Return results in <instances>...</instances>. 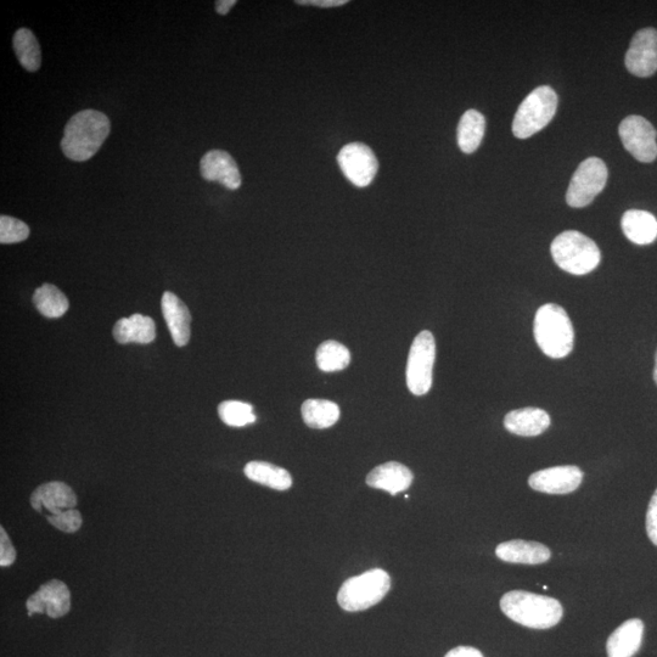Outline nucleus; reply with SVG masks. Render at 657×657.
Segmentation results:
<instances>
[{"mask_svg": "<svg viewBox=\"0 0 657 657\" xmlns=\"http://www.w3.org/2000/svg\"><path fill=\"white\" fill-rule=\"evenodd\" d=\"M110 120L103 112L84 110L67 122L61 149L66 157L76 162L92 159L110 134Z\"/></svg>", "mask_w": 657, "mask_h": 657, "instance_id": "nucleus-1", "label": "nucleus"}, {"mask_svg": "<svg viewBox=\"0 0 657 657\" xmlns=\"http://www.w3.org/2000/svg\"><path fill=\"white\" fill-rule=\"evenodd\" d=\"M501 609L511 621L533 630H549L563 619V606L557 599L524 591L505 593Z\"/></svg>", "mask_w": 657, "mask_h": 657, "instance_id": "nucleus-2", "label": "nucleus"}, {"mask_svg": "<svg viewBox=\"0 0 657 657\" xmlns=\"http://www.w3.org/2000/svg\"><path fill=\"white\" fill-rule=\"evenodd\" d=\"M533 331L537 345L550 358H564L574 350V327L563 307L548 303L539 308Z\"/></svg>", "mask_w": 657, "mask_h": 657, "instance_id": "nucleus-3", "label": "nucleus"}, {"mask_svg": "<svg viewBox=\"0 0 657 657\" xmlns=\"http://www.w3.org/2000/svg\"><path fill=\"white\" fill-rule=\"evenodd\" d=\"M555 263L565 272L586 275L594 271L602 260L599 247L592 239L576 230H567L552 243Z\"/></svg>", "mask_w": 657, "mask_h": 657, "instance_id": "nucleus-4", "label": "nucleus"}, {"mask_svg": "<svg viewBox=\"0 0 657 657\" xmlns=\"http://www.w3.org/2000/svg\"><path fill=\"white\" fill-rule=\"evenodd\" d=\"M391 588V577L386 571L374 569L348 578L338 594V603L348 612L372 608L386 597Z\"/></svg>", "mask_w": 657, "mask_h": 657, "instance_id": "nucleus-5", "label": "nucleus"}, {"mask_svg": "<svg viewBox=\"0 0 657 657\" xmlns=\"http://www.w3.org/2000/svg\"><path fill=\"white\" fill-rule=\"evenodd\" d=\"M558 108V95L554 89L542 86L527 95L514 117L513 133L516 138L527 139L542 131L554 119Z\"/></svg>", "mask_w": 657, "mask_h": 657, "instance_id": "nucleus-6", "label": "nucleus"}, {"mask_svg": "<svg viewBox=\"0 0 657 657\" xmlns=\"http://www.w3.org/2000/svg\"><path fill=\"white\" fill-rule=\"evenodd\" d=\"M436 359V342L428 330L414 339L407 363V385L415 396H424L432 386V370Z\"/></svg>", "mask_w": 657, "mask_h": 657, "instance_id": "nucleus-7", "label": "nucleus"}, {"mask_svg": "<svg viewBox=\"0 0 657 657\" xmlns=\"http://www.w3.org/2000/svg\"><path fill=\"white\" fill-rule=\"evenodd\" d=\"M608 181V168L598 157H589L578 166L567 190L566 201L574 209H582L603 192Z\"/></svg>", "mask_w": 657, "mask_h": 657, "instance_id": "nucleus-8", "label": "nucleus"}, {"mask_svg": "<svg viewBox=\"0 0 657 657\" xmlns=\"http://www.w3.org/2000/svg\"><path fill=\"white\" fill-rule=\"evenodd\" d=\"M623 146L634 159L640 162H653L657 157V132L653 125L642 116H628L619 128Z\"/></svg>", "mask_w": 657, "mask_h": 657, "instance_id": "nucleus-9", "label": "nucleus"}, {"mask_svg": "<svg viewBox=\"0 0 657 657\" xmlns=\"http://www.w3.org/2000/svg\"><path fill=\"white\" fill-rule=\"evenodd\" d=\"M338 162L348 181L359 188L368 187L379 170L374 151L362 143L344 146L338 155Z\"/></svg>", "mask_w": 657, "mask_h": 657, "instance_id": "nucleus-10", "label": "nucleus"}, {"mask_svg": "<svg viewBox=\"0 0 657 657\" xmlns=\"http://www.w3.org/2000/svg\"><path fill=\"white\" fill-rule=\"evenodd\" d=\"M627 70L637 77H650L657 71V31L643 28L634 35L626 54Z\"/></svg>", "mask_w": 657, "mask_h": 657, "instance_id": "nucleus-11", "label": "nucleus"}, {"mask_svg": "<svg viewBox=\"0 0 657 657\" xmlns=\"http://www.w3.org/2000/svg\"><path fill=\"white\" fill-rule=\"evenodd\" d=\"M28 615L47 614L53 619L63 617L71 609V594L66 584L50 581L43 584L38 591L28 598L26 603Z\"/></svg>", "mask_w": 657, "mask_h": 657, "instance_id": "nucleus-12", "label": "nucleus"}, {"mask_svg": "<svg viewBox=\"0 0 657 657\" xmlns=\"http://www.w3.org/2000/svg\"><path fill=\"white\" fill-rule=\"evenodd\" d=\"M583 473L574 465L554 466L532 474L529 485L532 490L548 494H569L581 486Z\"/></svg>", "mask_w": 657, "mask_h": 657, "instance_id": "nucleus-13", "label": "nucleus"}, {"mask_svg": "<svg viewBox=\"0 0 657 657\" xmlns=\"http://www.w3.org/2000/svg\"><path fill=\"white\" fill-rule=\"evenodd\" d=\"M32 508L38 513L55 516L76 508L77 497L64 482H49L39 486L31 497Z\"/></svg>", "mask_w": 657, "mask_h": 657, "instance_id": "nucleus-14", "label": "nucleus"}, {"mask_svg": "<svg viewBox=\"0 0 657 657\" xmlns=\"http://www.w3.org/2000/svg\"><path fill=\"white\" fill-rule=\"evenodd\" d=\"M200 171L207 182L222 184L229 190H237L243 183L237 162L227 151H209L201 159Z\"/></svg>", "mask_w": 657, "mask_h": 657, "instance_id": "nucleus-15", "label": "nucleus"}, {"mask_svg": "<svg viewBox=\"0 0 657 657\" xmlns=\"http://www.w3.org/2000/svg\"><path fill=\"white\" fill-rule=\"evenodd\" d=\"M162 313L170 330L174 344L183 347L188 344L192 335V316L185 303L171 291H166L161 300Z\"/></svg>", "mask_w": 657, "mask_h": 657, "instance_id": "nucleus-16", "label": "nucleus"}, {"mask_svg": "<svg viewBox=\"0 0 657 657\" xmlns=\"http://www.w3.org/2000/svg\"><path fill=\"white\" fill-rule=\"evenodd\" d=\"M412 471L403 464L390 462L376 466L367 476V485L376 490H383L396 496L411 487Z\"/></svg>", "mask_w": 657, "mask_h": 657, "instance_id": "nucleus-17", "label": "nucleus"}, {"mask_svg": "<svg viewBox=\"0 0 657 657\" xmlns=\"http://www.w3.org/2000/svg\"><path fill=\"white\" fill-rule=\"evenodd\" d=\"M496 555L505 563L525 565L544 564L552 557L549 548L544 544L521 539L499 544Z\"/></svg>", "mask_w": 657, "mask_h": 657, "instance_id": "nucleus-18", "label": "nucleus"}, {"mask_svg": "<svg viewBox=\"0 0 657 657\" xmlns=\"http://www.w3.org/2000/svg\"><path fill=\"white\" fill-rule=\"evenodd\" d=\"M644 623L639 619L623 622L606 643L608 657H633L642 647Z\"/></svg>", "mask_w": 657, "mask_h": 657, "instance_id": "nucleus-19", "label": "nucleus"}, {"mask_svg": "<svg viewBox=\"0 0 657 657\" xmlns=\"http://www.w3.org/2000/svg\"><path fill=\"white\" fill-rule=\"evenodd\" d=\"M550 417L539 408L518 409L505 415L504 426L511 434L535 437L549 428Z\"/></svg>", "mask_w": 657, "mask_h": 657, "instance_id": "nucleus-20", "label": "nucleus"}, {"mask_svg": "<svg viewBox=\"0 0 657 657\" xmlns=\"http://www.w3.org/2000/svg\"><path fill=\"white\" fill-rule=\"evenodd\" d=\"M114 338L120 344H151L156 338L155 322L143 314H133L129 318H121L112 330Z\"/></svg>", "mask_w": 657, "mask_h": 657, "instance_id": "nucleus-21", "label": "nucleus"}, {"mask_svg": "<svg viewBox=\"0 0 657 657\" xmlns=\"http://www.w3.org/2000/svg\"><path fill=\"white\" fill-rule=\"evenodd\" d=\"M621 226L627 239L634 244L649 245L657 239V219L650 212L627 211L622 217Z\"/></svg>", "mask_w": 657, "mask_h": 657, "instance_id": "nucleus-22", "label": "nucleus"}, {"mask_svg": "<svg viewBox=\"0 0 657 657\" xmlns=\"http://www.w3.org/2000/svg\"><path fill=\"white\" fill-rule=\"evenodd\" d=\"M244 473L247 479L273 490L286 491L292 486L289 471L271 463L251 462L245 466Z\"/></svg>", "mask_w": 657, "mask_h": 657, "instance_id": "nucleus-23", "label": "nucleus"}, {"mask_svg": "<svg viewBox=\"0 0 657 657\" xmlns=\"http://www.w3.org/2000/svg\"><path fill=\"white\" fill-rule=\"evenodd\" d=\"M486 120L476 110H468L460 119L458 126V145L465 154H473L485 137Z\"/></svg>", "mask_w": 657, "mask_h": 657, "instance_id": "nucleus-24", "label": "nucleus"}, {"mask_svg": "<svg viewBox=\"0 0 657 657\" xmlns=\"http://www.w3.org/2000/svg\"><path fill=\"white\" fill-rule=\"evenodd\" d=\"M302 418L312 429H328L338 423L340 408L327 400H308L302 404Z\"/></svg>", "mask_w": 657, "mask_h": 657, "instance_id": "nucleus-25", "label": "nucleus"}, {"mask_svg": "<svg viewBox=\"0 0 657 657\" xmlns=\"http://www.w3.org/2000/svg\"><path fill=\"white\" fill-rule=\"evenodd\" d=\"M13 46L16 56L22 67L30 72H36L42 65L41 47L33 32L28 28H20L13 38Z\"/></svg>", "mask_w": 657, "mask_h": 657, "instance_id": "nucleus-26", "label": "nucleus"}, {"mask_svg": "<svg viewBox=\"0 0 657 657\" xmlns=\"http://www.w3.org/2000/svg\"><path fill=\"white\" fill-rule=\"evenodd\" d=\"M33 303L39 313L47 318H60L69 310L70 303L64 292L55 285L44 284L33 295Z\"/></svg>", "mask_w": 657, "mask_h": 657, "instance_id": "nucleus-27", "label": "nucleus"}, {"mask_svg": "<svg viewBox=\"0 0 657 657\" xmlns=\"http://www.w3.org/2000/svg\"><path fill=\"white\" fill-rule=\"evenodd\" d=\"M317 364L320 370L327 373L340 372L351 363V353L338 341L323 342L317 350Z\"/></svg>", "mask_w": 657, "mask_h": 657, "instance_id": "nucleus-28", "label": "nucleus"}, {"mask_svg": "<svg viewBox=\"0 0 657 657\" xmlns=\"http://www.w3.org/2000/svg\"><path fill=\"white\" fill-rule=\"evenodd\" d=\"M219 418L224 424L234 426V428H243V426L254 424L256 415L254 407L249 403L240 401H226L218 406Z\"/></svg>", "mask_w": 657, "mask_h": 657, "instance_id": "nucleus-29", "label": "nucleus"}, {"mask_svg": "<svg viewBox=\"0 0 657 657\" xmlns=\"http://www.w3.org/2000/svg\"><path fill=\"white\" fill-rule=\"evenodd\" d=\"M30 237V228L25 222L10 216L0 217V243L18 244Z\"/></svg>", "mask_w": 657, "mask_h": 657, "instance_id": "nucleus-30", "label": "nucleus"}, {"mask_svg": "<svg viewBox=\"0 0 657 657\" xmlns=\"http://www.w3.org/2000/svg\"><path fill=\"white\" fill-rule=\"evenodd\" d=\"M50 525H53L55 529L66 533H75L81 529L82 526V515L80 511L72 509L65 511V513L55 516H49L47 518Z\"/></svg>", "mask_w": 657, "mask_h": 657, "instance_id": "nucleus-31", "label": "nucleus"}, {"mask_svg": "<svg viewBox=\"0 0 657 657\" xmlns=\"http://www.w3.org/2000/svg\"><path fill=\"white\" fill-rule=\"evenodd\" d=\"M16 560V550L11 543L8 533L5 532L4 527L0 529V565L3 567L14 564Z\"/></svg>", "mask_w": 657, "mask_h": 657, "instance_id": "nucleus-32", "label": "nucleus"}, {"mask_svg": "<svg viewBox=\"0 0 657 657\" xmlns=\"http://www.w3.org/2000/svg\"><path fill=\"white\" fill-rule=\"evenodd\" d=\"M647 532L650 541L657 546V490L649 503L647 513Z\"/></svg>", "mask_w": 657, "mask_h": 657, "instance_id": "nucleus-33", "label": "nucleus"}, {"mask_svg": "<svg viewBox=\"0 0 657 657\" xmlns=\"http://www.w3.org/2000/svg\"><path fill=\"white\" fill-rule=\"evenodd\" d=\"M348 0H297L296 4L311 5L318 8H338L346 5Z\"/></svg>", "mask_w": 657, "mask_h": 657, "instance_id": "nucleus-34", "label": "nucleus"}, {"mask_svg": "<svg viewBox=\"0 0 657 657\" xmlns=\"http://www.w3.org/2000/svg\"><path fill=\"white\" fill-rule=\"evenodd\" d=\"M445 657H484L480 650L471 647L454 648Z\"/></svg>", "mask_w": 657, "mask_h": 657, "instance_id": "nucleus-35", "label": "nucleus"}, {"mask_svg": "<svg viewBox=\"0 0 657 657\" xmlns=\"http://www.w3.org/2000/svg\"><path fill=\"white\" fill-rule=\"evenodd\" d=\"M237 5V0H218L216 2V11L219 15H227L230 10Z\"/></svg>", "mask_w": 657, "mask_h": 657, "instance_id": "nucleus-36", "label": "nucleus"}, {"mask_svg": "<svg viewBox=\"0 0 657 657\" xmlns=\"http://www.w3.org/2000/svg\"><path fill=\"white\" fill-rule=\"evenodd\" d=\"M654 379H655V383L657 384V352H656V357H655Z\"/></svg>", "mask_w": 657, "mask_h": 657, "instance_id": "nucleus-37", "label": "nucleus"}]
</instances>
